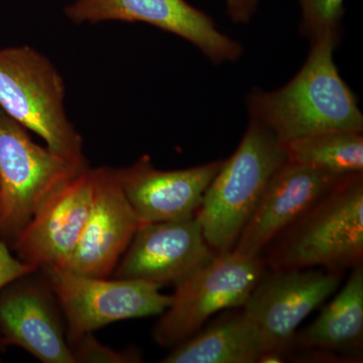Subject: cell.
I'll return each instance as SVG.
<instances>
[{"mask_svg": "<svg viewBox=\"0 0 363 363\" xmlns=\"http://www.w3.org/2000/svg\"><path fill=\"white\" fill-rule=\"evenodd\" d=\"M336 44L331 39L311 43L304 66L288 84L248 95L250 119L266 126L281 145L331 131L362 133L357 97L334 63Z\"/></svg>", "mask_w": 363, "mask_h": 363, "instance_id": "obj_1", "label": "cell"}, {"mask_svg": "<svg viewBox=\"0 0 363 363\" xmlns=\"http://www.w3.org/2000/svg\"><path fill=\"white\" fill-rule=\"evenodd\" d=\"M272 243L264 259L271 269L340 272L362 264V173L346 177Z\"/></svg>", "mask_w": 363, "mask_h": 363, "instance_id": "obj_2", "label": "cell"}, {"mask_svg": "<svg viewBox=\"0 0 363 363\" xmlns=\"http://www.w3.org/2000/svg\"><path fill=\"white\" fill-rule=\"evenodd\" d=\"M286 161L276 135L250 119L240 145L224 160L196 213L205 240L215 252L233 250L267 183Z\"/></svg>", "mask_w": 363, "mask_h": 363, "instance_id": "obj_3", "label": "cell"}, {"mask_svg": "<svg viewBox=\"0 0 363 363\" xmlns=\"http://www.w3.org/2000/svg\"><path fill=\"white\" fill-rule=\"evenodd\" d=\"M65 85L49 59L28 45L0 49V109L52 152L87 164L83 140L67 116Z\"/></svg>", "mask_w": 363, "mask_h": 363, "instance_id": "obj_4", "label": "cell"}, {"mask_svg": "<svg viewBox=\"0 0 363 363\" xmlns=\"http://www.w3.org/2000/svg\"><path fill=\"white\" fill-rule=\"evenodd\" d=\"M86 168L37 145L0 109V235L16 240L45 199Z\"/></svg>", "mask_w": 363, "mask_h": 363, "instance_id": "obj_5", "label": "cell"}, {"mask_svg": "<svg viewBox=\"0 0 363 363\" xmlns=\"http://www.w3.org/2000/svg\"><path fill=\"white\" fill-rule=\"evenodd\" d=\"M262 257L230 252L217 253L208 264L175 286L171 304L154 328L162 347L192 337L216 313L241 308L266 272Z\"/></svg>", "mask_w": 363, "mask_h": 363, "instance_id": "obj_6", "label": "cell"}, {"mask_svg": "<svg viewBox=\"0 0 363 363\" xmlns=\"http://www.w3.org/2000/svg\"><path fill=\"white\" fill-rule=\"evenodd\" d=\"M43 271L66 318L69 345L114 322L161 315L171 304L161 286L140 279L93 278L58 267Z\"/></svg>", "mask_w": 363, "mask_h": 363, "instance_id": "obj_7", "label": "cell"}, {"mask_svg": "<svg viewBox=\"0 0 363 363\" xmlns=\"http://www.w3.org/2000/svg\"><path fill=\"white\" fill-rule=\"evenodd\" d=\"M340 279L339 272L266 269L241 307L266 352L260 362H281L298 327L335 292Z\"/></svg>", "mask_w": 363, "mask_h": 363, "instance_id": "obj_8", "label": "cell"}, {"mask_svg": "<svg viewBox=\"0 0 363 363\" xmlns=\"http://www.w3.org/2000/svg\"><path fill=\"white\" fill-rule=\"evenodd\" d=\"M217 252L208 245L197 217L140 223L117 264L116 279L177 286Z\"/></svg>", "mask_w": 363, "mask_h": 363, "instance_id": "obj_9", "label": "cell"}, {"mask_svg": "<svg viewBox=\"0 0 363 363\" xmlns=\"http://www.w3.org/2000/svg\"><path fill=\"white\" fill-rule=\"evenodd\" d=\"M348 176L288 160L267 183L233 252L262 257L272 241Z\"/></svg>", "mask_w": 363, "mask_h": 363, "instance_id": "obj_10", "label": "cell"}, {"mask_svg": "<svg viewBox=\"0 0 363 363\" xmlns=\"http://www.w3.org/2000/svg\"><path fill=\"white\" fill-rule=\"evenodd\" d=\"M74 23L142 21L195 45L214 63L240 57V43L219 32L213 21L186 0H76L67 7Z\"/></svg>", "mask_w": 363, "mask_h": 363, "instance_id": "obj_11", "label": "cell"}, {"mask_svg": "<svg viewBox=\"0 0 363 363\" xmlns=\"http://www.w3.org/2000/svg\"><path fill=\"white\" fill-rule=\"evenodd\" d=\"M94 169L89 215L77 247L61 269L108 278L130 245L140 222L124 195L116 169Z\"/></svg>", "mask_w": 363, "mask_h": 363, "instance_id": "obj_12", "label": "cell"}, {"mask_svg": "<svg viewBox=\"0 0 363 363\" xmlns=\"http://www.w3.org/2000/svg\"><path fill=\"white\" fill-rule=\"evenodd\" d=\"M93 190L94 169L88 167L52 192L14 240L20 259L38 269L63 267L80 240Z\"/></svg>", "mask_w": 363, "mask_h": 363, "instance_id": "obj_13", "label": "cell"}, {"mask_svg": "<svg viewBox=\"0 0 363 363\" xmlns=\"http://www.w3.org/2000/svg\"><path fill=\"white\" fill-rule=\"evenodd\" d=\"M223 161L162 171L152 166L149 156H143L126 168L116 169V173L140 223L181 220L197 213Z\"/></svg>", "mask_w": 363, "mask_h": 363, "instance_id": "obj_14", "label": "cell"}, {"mask_svg": "<svg viewBox=\"0 0 363 363\" xmlns=\"http://www.w3.org/2000/svg\"><path fill=\"white\" fill-rule=\"evenodd\" d=\"M59 311L48 284L26 281L7 289L0 297L4 343L20 346L44 363H75Z\"/></svg>", "mask_w": 363, "mask_h": 363, "instance_id": "obj_15", "label": "cell"}, {"mask_svg": "<svg viewBox=\"0 0 363 363\" xmlns=\"http://www.w3.org/2000/svg\"><path fill=\"white\" fill-rule=\"evenodd\" d=\"M362 337L363 267L360 264L352 267L345 285L317 319L295 335L293 347L352 353L362 347Z\"/></svg>", "mask_w": 363, "mask_h": 363, "instance_id": "obj_16", "label": "cell"}, {"mask_svg": "<svg viewBox=\"0 0 363 363\" xmlns=\"http://www.w3.org/2000/svg\"><path fill=\"white\" fill-rule=\"evenodd\" d=\"M257 332L242 311L231 313L178 344L162 363H255L264 357Z\"/></svg>", "mask_w": 363, "mask_h": 363, "instance_id": "obj_17", "label": "cell"}, {"mask_svg": "<svg viewBox=\"0 0 363 363\" xmlns=\"http://www.w3.org/2000/svg\"><path fill=\"white\" fill-rule=\"evenodd\" d=\"M289 161L338 174L363 173V135L358 131H331L284 143Z\"/></svg>", "mask_w": 363, "mask_h": 363, "instance_id": "obj_18", "label": "cell"}, {"mask_svg": "<svg viewBox=\"0 0 363 363\" xmlns=\"http://www.w3.org/2000/svg\"><path fill=\"white\" fill-rule=\"evenodd\" d=\"M302 11L303 35L310 42L331 39L338 43L344 0H298Z\"/></svg>", "mask_w": 363, "mask_h": 363, "instance_id": "obj_19", "label": "cell"}, {"mask_svg": "<svg viewBox=\"0 0 363 363\" xmlns=\"http://www.w3.org/2000/svg\"><path fill=\"white\" fill-rule=\"evenodd\" d=\"M75 363H131L143 362L136 350H114L100 343L92 333L85 334L70 345Z\"/></svg>", "mask_w": 363, "mask_h": 363, "instance_id": "obj_20", "label": "cell"}, {"mask_svg": "<svg viewBox=\"0 0 363 363\" xmlns=\"http://www.w3.org/2000/svg\"><path fill=\"white\" fill-rule=\"evenodd\" d=\"M35 271H38L37 267L16 259L0 240V291Z\"/></svg>", "mask_w": 363, "mask_h": 363, "instance_id": "obj_21", "label": "cell"}, {"mask_svg": "<svg viewBox=\"0 0 363 363\" xmlns=\"http://www.w3.org/2000/svg\"><path fill=\"white\" fill-rule=\"evenodd\" d=\"M259 0H226L227 11L231 20L236 23H247L255 13Z\"/></svg>", "mask_w": 363, "mask_h": 363, "instance_id": "obj_22", "label": "cell"}]
</instances>
